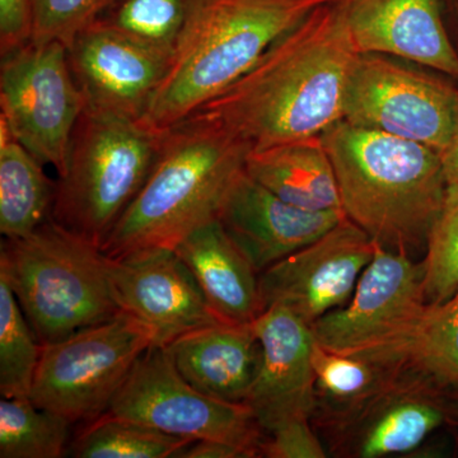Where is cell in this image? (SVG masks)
<instances>
[{
	"instance_id": "cell-1",
	"label": "cell",
	"mask_w": 458,
	"mask_h": 458,
	"mask_svg": "<svg viewBox=\"0 0 458 458\" xmlns=\"http://www.w3.org/2000/svg\"><path fill=\"white\" fill-rule=\"evenodd\" d=\"M358 55L343 0L322 5L195 114L222 123L252 150L322 135L344 120Z\"/></svg>"
},
{
	"instance_id": "cell-2",
	"label": "cell",
	"mask_w": 458,
	"mask_h": 458,
	"mask_svg": "<svg viewBox=\"0 0 458 458\" xmlns=\"http://www.w3.org/2000/svg\"><path fill=\"white\" fill-rule=\"evenodd\" d=\"M252 148L227 126L194 114L162 132L143 188L108 234V259L174 250L201 225L218 219Z\"/></svg>"
},
{
	"instance_id": "cell-3",
	"label": "cell",
	"mask_w": 458,
	"mask_h": 458,
	"mask_svg": "<svg viewBox=\"0 0 458 458\" xmlns=\"http://www.w3.org/2000/svg\"><path fill=\"white\" fill-rule=\"evenodd\" d=\"M321 137L335 171L344 216L382 249L410 258L426 252L447 195L441 155L344 120Z\"/></svg>"
},
{
	"instance_id": "cell-4",
	"label": "cell",
	"mask_w": 458,
	"mask_h": 458,
	"mask_svg": "<svg viewBox=\"0 0 458 458\" xmlns=\"http://www.w3.org/2000/svg\"><path fill=\"white\" fill-rule=\"evenodd\" d=\"M342 0H191L164 81L140 123L164 132L197 113L322 5Z\"/></svg>"
},
{
	"instance_id": "cell-5",
	"label": "cell",
	"mask_w": 458,
	"mask_h": 458,
	"mask_svg": "<svg viewBox=\"0 0 458 458\" xmlns=\"http://www.w3.org/2000/svg\"><path fill=\"white\" fill-rule=\"evenodd\" d=\"M0 279L41 344L59 342L122 312L111 291L107 256L51 218L25 237L2 241Z\"/></svg>"
},
{
	"instance_id": "cell-6",
	"label": "cell",
	"mask_w": 458,
	"mask_h": 458,
	"mask_svg": "<svg viewBox=\"0 0 458 458\" xmlns=\"http://www.w3.org/2000/svg\"><path fill=\"white\" fill-rule=\"evenodd\" d=\"M161 135L137 120L87 106L56 182L51 219L101 249L149 176Z\"/></svg>"
},
{
	"instance_id": "cell-7",
	"label": "cell",
	"mask_w": 458,
	"mask_h": 458,
	"mask_svg": "<svg viewBox=\"0 0 458 458\" xmlns=\"http://www.w3.org/2000/svg\"><path fill=\"white\" fill-rule=\"evenodd\" d=\"M155 334L120 312L59 342L42 344L30 399L72 423L95 420L107 411Z\"/></svg>"
},
{
	"instance_id": "cell-8",
	"label": "cell",
	"mask_w": 458,
	"mask_h": 458,
	"mask_svg": "<svg viewBox=\"0 0 458 458\" xmlns=\"http://www.w3.org/2000/svg\"><path fill=\"white\" fill-rule=\"evenodd\" d=\"M344 122L442 155L458 125V82L403 57L360 54L349 78Z\"/></svg>"
},
{
	"instance_id": "cell-9",
	"label": "cell",
	"mask_w": 458,
	"mask_h": 458,
	"mask_svg": "<svg viewBox=\"0 0 458 458\" xmlns=\"http://www.w3.org/2000/svg\"><path fill=\"white\" fill-rule=\"evenodd\" d=\"M423 264L376 246L349 302L313 322V339L343 355L406 360V349L423 318Z\"/></svg>"
},
{
	"instance_id": "cell-10",
	"label": "cell",
	"mask_w": 458,
	"mask_h": 458,
	"mask_svg": "<svg viewBox=\"0 0 458 458\" xmlns=\"http://www.w3.org/2000/svg\"><path fill=\"white\" fill-rule=\"evenodd\" d=\"M87 101L62 42H29L2 56L0 116L40 164L65 174L72 137Z\"/></svg>"
},
{
	"instance_id": "cell-11",
	"label": "cell",
	"mask_w": 458,
	"mask_h": 458,
	"mask_svg": "<svg viewBox=\"0 0 458 458\" xmlns=\"http://www.w3.org/2000/svg\"><path fill=\"white\" fill-rule=\"evenodd\" d=\"M106 414L192 441L213 439L261 456L264 430L246 403L201 394L181 376L167 346L153 345L140 358Z\"/></svg>"
},
{
	"instance_id": "cell-12",
	"label": "cell",
	"mask_w": 458,
	"mask_h": 458,
	"mask_svg": "<svg viewBox=\"0 0 458 458\" xmlns=\"http://www.w3.org/2000/svg\"><path fill=\"white\" fill-rule=\"evenodd\" d=\"M452 393L406 364L369 399L318 426L340 456L379 458L408 454L451 423Z\"/></svg>"
},
{
	"instance_id": "cell-13",
	"label": "cell",
	"mask_w": 458,
	"mask_h": 458,
	"mask_svg": "<svg viewBox=\"0 0 458 458\" xmlns=\"http://www.w3.org/2000/svg\"><path fill=\"white\" fill-rule=\"evenodd\" d=\"M376 246L344 216L315 242L259 274L262 312L280 304L311 327L349 302Z\"/></svg>"
},
{
	"instance_id": "cell-14",
	"label": "cell",
	"mask_w": 458,
	"mask_h": 458,
	"mask_svg": "<svg viewBox=\"0 0 458 458\" xmlns=\"http://www.w3.org/2000/svg\"><path fill=\"white\" fill-rule=\"evenodd\" d=\"M107 271L120 311L147 325L157 346H168L186 334L221 322L174 250L107 258Z\"/></svg>"
},
{
	"instance_id": "cell-15",
	"label": "cell",
	"mask_w": 458,
	"mask_h": 458,
	"mask_svg": "<svg viewBox=\"0 0 458 458\" xmlns=\"http://www.w3.org/2000/svg\"><path fill=\"white\" fill-rule=\"evenodd\" d=\"M87 106L140 122L164 81L171 56L96 21L68 49Z\"/></svg>"
},
{
	"instance_id": "cell-16",
	"label": "cell",
	"mask_w": 458,
	"mask_h": 458,
	"mask_svg": "<svg viewBox=\"0 0 458 458\" xmlns=\"http://www.w3.org/2000/svg\"><path fill=\"white\" fill-rule=\"evenodd\" d=\"M261 363L246 405L270 434L297 419L311 420L316 409L311 328L284 306L276 304L254 321Z\"/></svg>"
},
{
	"instance_id": "cell-17",
	"label": "cell",
	"mask_w": 458,
	"mask_h": 458,
	"mask_svg": "<svg viewBox=\"0 0 458 458\" xmlns=\"http://www.w3.org/2000/svg\"><path fill=\"white\" fill-rule=\"evenodd\" d=\"M343 216L342 212H311L286 203L245 170L229 190L218 221L261 274L324 236Z\"/></svg>"
},
{
	"instance_id": "cell-18",
	"label": "cell",
	"mask_w": 458,
	"mask_h": 458,
	"mask_svg": "<svg viewBox=\"0 0 458 458\" xmlns=\"http://www.w3.org/2000/svg\"><path fill=\"white\" fill-rule=\"evenodd\" d=\"M343 7L358 53L403 57L458 82L441 0H343Z\"/></svg>"
},
{
	"instance_id": "cell-19",
	"label": "cell",
	"mask_w": 458,
	"mask_h": 458,
	"mask_svg": "<svg viewBox=\"0 0 458 458\" xmlns=\"http://www.w3.org/2000/svg\"><path fill=\"white\" fill-rule=\"evenodd\" d=\"M192 387L213 399L245 403L261 363L252 324H219L186 334L167 346Z\"/></svg>"
},
{
	"instance_id": "cell-20",
	"label": "cell",
	"mask_w": 458,
	"mask_h": 458,
	"mask_svg": "<svg viewBox=\"0 0 458 458\" xmlns=\"http://www.w3.org/2000/svg\"><path fill=\"white\" fill-rule=\"evenodd\" d=\"M191 271L214 315L225 324H252L262 313L259 273L218 219L174 249Z\"/></svg>"
},
{
	"instance_id": "cell-21",
	"label": "cell",
	"mask_w": 458,
	"mask_h": 458,
	"mask_svg": "<svg viewBox=\"0 0 458 458\" xmlns=\"http://www.w3.org/2000/svg\"><path fill=\"white\" fill-rule=\"evenodd\" d=\"M245 170L294 207L343 213L335 171L321 135L251 150Z\"/></svg>"
},
{
	"instance_id": "cell-22",
	"label": "cell",
	"mask_w": 458,
	"mask_h": 458,
	"mask_svg": "<svg viewBox=\"0 0 458 458\" xmlns=\"http://www.w3.org/2000/svg\"><path fill=\"white\" fill-rule=\"evenodd\" d=\"M0 116V233L20 238L51 218L56 183Z\"/></svg>"
},
{
	"instance_id": "cell-23",
	"label": "cell",
	"mask_w": 458,
	"mask_h": 458,
	"mask_svg": "<svg viewBox=\"0 0 458 458\" xmlns=\"http://www.w3.org/2000/svg\"><path fill=\"white\" fill-rule=\"evenodd\" d=\"M311 361L316 390V409L312 418L318 419V424L354 409L378 390L396 370L408 364L403 360L339 354L319 345L315 339Z\"/></svg>"
},
{
	"instance_id": "cell-24",
	"label": "cell",
	"mask_w": 458,
	"mask_h": 458,
	"mask_svg": "<svg viewBox=\"0 0 458 458\" xmlns=\"http://www.w3.org/2000/svg\"><path fill=\"white\" fill-rule=\"evenodd\" d=\"M192 442L105 412L86 423L66 454L77 458H176Z\"/></svg>"
},
{
	"instance_id": "cell-25",
	"label": "cell",
	"mask_w": 458,
	"mask_h": 458,
	"mask_svg": "<svg viewBox=\"0 0 458 458\" xmlns=\"http://www.w3.org/2000/svg\"><path fill=\"white\" fill-rule=\"evenodd\" d=\"M63 415L30 397L0 400V457L59 458L68 454L71 427Z\"/></svg>"
},
{
	"instance_id": "cell-26",
	"label": "cell",
	"mask_w": 458,
	"mask_h": 458,
	"mask_svg": "<svg viewBox=\"0 0 458 458\" xmlns=\"http://www.w3.org/2000/svg\"><path fill=\"white\" fill-rule=\"evenodd\" d=\"M410 366L458 391V291L441 303H428L406 349Z\"/></svg>"
},
{
	"instance_id": "cell-27",
	"label": "cell",
	"mask_w": 458,
	"mask_h": 458,
	"mask_svg": "<svg viewBox=\"0 0 458 458\" xmlns=\"http://www.w3.org/2000/svg\"><path fill=\"white\" fill-rule=\"evenodd\" d=\"M42 344L5 280L0 279V394L30 397Z\"/></svg>"
},
{
	"instance_id": "cell-28",
	"label": "cell",
	"mask_w": 458,
	"mask_h": 458,
	"mask_svg": "<svg viewBox=\"0 0 458 458\" xmlns=\"http://www.w3.org/2000/svg\"><path fill=\"white\" fill-rule=\"evenodd\" d=\"M191 0H116L98 22L126 38L174 55Z\"/></svg>"
},
{
	"instance_id": "cell-29",
	"label": "cell",
	"mask_w": 458,
	"mask_h": 458,
	"mask_svg": "<svg viewBox=\"0 0 458 458\" xmlns=\"http://www.w3.org/2000/svg\"><path fill=\"white\" fill-rule=\"evenodd\" d=\"M424 294L441 303L458 291V185L448 183L442 212L430 232L424 254Z\"/></svg>"
},
{
	"instance_id": "cell-30",
	"label": "cell",
	"mask_w": 458,
	"mask_h": 458,
	"mask_svg": "<svg viewBox=\"0 0 458 458\" xmlns=\"http://www.w3.org/2000/svg\"><path fill=\"white\" fill-rule=\"evenodd\" d=\"M116 0H32V42H62L71 47L77 36L95 23Z\"/></svg>"
},
{
	"instance_id": "cell-31",
	"label": "cell",
	"mask_w": 458,
	"mask_h": 458,
	"mask_svg": "<svg viewBox=\"0 0 458 458\" xmlns=\"http://www.w3.org/2000/svg\"><path fill=\"white\" fill-rule=\"evenodd\" d=\"M310 419H297L283 424L269 434L261 445V456L269 458H324L327 451Z\"/></svg>"
},
{
	"instance_id": "cell-32",
	"label": "cell",
	"mask_w": 458,
	"mask_h": 458,
	"mask_svg": "<svg viewBox=\"0 0 458 458\" xmlns=\"http://www.w3.org/2000/svg\"><path fill=\"white\" fill-rule=\"evenodd\" d=\"M32 0H0V53H13L32 40Z\"/></svg>"
},
{
	"instance_id": "cell-33",
	"label": "cell",
	"mask_w": 458,
	"mask_h": 458,
	"mask_svg": "<svg viewBox=\"0 0 458 458\" xmlns=\"http://www.w3.org/2000/svg\"><path fill=\"white\" fill-rule=\"evenodd\" d=\"M251 452L232 443L201 439L190 443L176 458H252Z\"/></svg>"
},
{
	"instance_id": "cell-34",
	"label": "cell",
	"mask_w": 458,
	"mask_h": 458,
	"mask_svg": "<svg viewBox=\"0 0 458 458\" xmlns=\"http://www.w3.org/2000/svg\"><path fill=\"white\" fill-rule=\"evenodd\" d=\"M441 8L448 38L458 55V0H441Z\"/></svg>"
},
{
	"instance_id": "cell-35",
	"label": "cell",
	"mask_w": 458,
	"mask_h": 458,
	"mask_svg": "<svg viewBox=\"0 0 458 458\" xmlns=\"http://www.w3.org/2000/svg\"><path fill=\"white\" fill-rule=\"evenodd\" d=\"M441 157L448 183L458 185V125L450 146L442 153Z\"/></svg>"
},
{
	"instance_id": "cell-36",
	"label": "cell",
	"mask_w": 458,
	"mask_h": 458,
	"mask_svg": "<svg viewBox=\"0 0 458 458\" xmlns=\"http://www.w3.org/2000/svg\"><path fill=\"white\" fill-rule=\"evenodd\" d=\"M452 400H454V405H452L451 424L458 426V391L452 393Z\"/></svg>"
}]
</instances>
